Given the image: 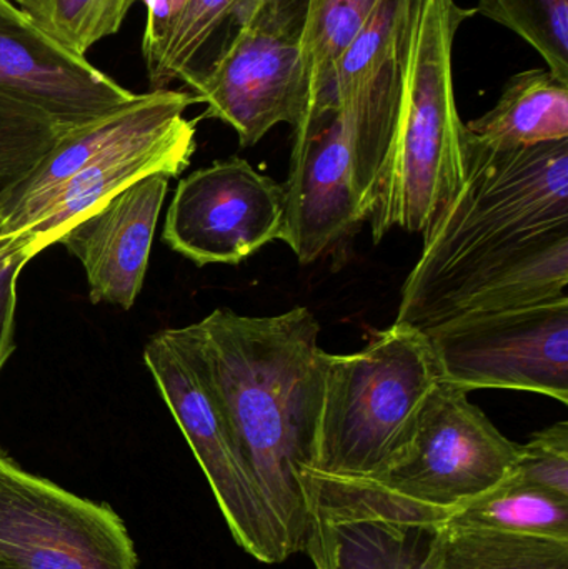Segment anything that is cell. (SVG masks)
Wrapping results in <instances>:
<instances>
[{
	"mask_svg": "<svg viewBox=\"0 0 568 569\" xmlns=\"http://www.w3.org/2000/svg\"><path fill=\"white\" fill-rule=\"evenodd\" d=\"M514 480L568 497V423L552 425L520 445Z\"/></svg>",
	"mask_w": 568,
	"mask_h": 569,
	"instance_id": "4316f807",
	"label": "cell"
},
{
	"mask_svg": "<svg viewBox=\"0 0 568 569\" xmlns=\"http://www.w3.org/2000/svg\"><path fill=\"white\" fill-rule=\"evenodd\" d=\"M227 420L290 555L303 551L300 475L312 467L322 410L326 350L306 307L273 317L217 308L192 325Z\"/></svg>",
	"mask_w": 568,
	"mask_h": 569,
	"instance_id": "6da1fadb",
	"label": "cell"
},
{
	"mask_svg": "<svg viewBox=\"0 0 568 569\" xmlns=\"http://www.w3.org/2000/svg\"><path fill=\"white\" fill-rule=\"evenodd\" d=\"M519 458L520 445L497 430L466 388L440 380L423 401L402 460L363 480L450 515L512 477Z\"/></svg>",
	"mask_w": 568,
	"mask_h": 569,
	"instance_id": "52a82bcc",
	"label": "cell"
},
{
	"mask_svg": "<svg viewBox=\"0 0 568 569\" xmlns=\"http://www.w3.org/2000/svg\"><path fill=\"white\" fill-rule=\"evenodd\" d=\"M376 2L377 0H310L309 13L300 37L306 112L326 86L333 66L352 42Z\"/></svg>",
	"mask_w": 568,
	"mask_h": 569,
	"instance_id": "7402d4cb",
	"label": "cell"
},
{
	"mask_svg": "<svg viewBox=\"0 0 568 569\" xmlns=\"http://www.w3.org/2000/svg\"><path fill=\"white\" fill-rule=\"evenodd\" d=\"M243 0H187L169 36L160 43L149 69L150 90L169 89L192 69L200 50L217 30L233 19Z\"/></svg>",
	"mask_w": 568,
	"mask_h": 569,
	"instance_id": "cb8c5ba5",
	"label": "cell"
},
{
	"mask_svg": "<svg viewBox=\"0 0 568 569\" xmlns=\"http://www.w3.org/2000/svg\"><path fill=\"white\" fill-rule=\"evenodd\" d=\"M196 96L182 90H150L117 112L70 130L52 152L0 202V243L13 239L40 203L77 170L112 147L179 123Z\"/></svg>",
	"mask_w": 568,
	"mask_h": 569,
	"instance_id": "2e32d148",
	"label": "cell"
},
{
	"mask_svg": "<svg viewBox=\"0 0 568 569\" xmlns=\"http://www.w3.org/2000/svg\"><path fill=\"white\" fill-rule=\"evenodd\" d=\"M410 6L412 0H377L302 119L323 110L342 109L383 69L396 56Z\"/></svg>",
	"mask_w": 568,
	"mask_h": 569,
	"instance_id": "ffe728a7",
	"label": "cell"
},
{
	"mask_svg": "<svg viewBox=\"0 0 568 569\" xmlns=\"http://www.w3.org/2000/svg\"><path fill=\"white\" fill-rule=\"evenodd\" d=\"M69 132L43 113L0 96V202Z\"/></svg>",
	"mask_w": 568,
	"mask_h": 569,
	"instance_id": "484cf974",
	"label": "cell"
},
{
	"mask_svg": "<svg viewBox=\"0 0 568 569\" xmlns=\"http://www.w3.org/2000/svg\"><path fill=\"white\" fill-rule=\"evenodd\" d=\"M283 189L280 239L300 263L316 262L346 243L367 220L339 110H323L293 129Z\"/></svg>",
	"mask_w": 568,
	"mask_h": 569,
	"instance_id": "7c38bea8",
	"label": "cell"
},
{
	"mask_svg": "<svg viewBox=\"0 0 568 569\" xmlns=\"http://www.w3.org/2000/svg\"><path fill=\"white\" fill-rule=\"evenodd\" d=\"M310 0H243L233 19L239 23H256L282 36L302 37Z\"/></svg>",
	"mask_w": 568,
	"mask_h": 569,
	"instance_id": "83f0119b",
	"label": "cell"
},
{
	"mask_svg": "<svg viewBox=\"0 0 568 569\" xmlns=\"http://www.w3.org/2000/svg\"><path fill=\"white\" fill-rule=\"evenodd\" d=\"M0 569H137L122 518L0 453Z\"/></svg>",
	"mask_w": 568,
	"mask_h": 569,
	"instance_id": "9c48e42d",
	"label": "cell"
},
{
	"mask_svg": "<svg viewBox=\"0 0 568 569\" xmlns=\"http://www.w3.org/2000/svg\"><path fill=\"white\" fill-rule=\"evenodd\" d=\"M466 127L477 139L500 149L567 140L568 82L549 69L517 73L496 107Z\"/></svg>",
	"mask_w": 568,
	"mask_h": 569,
	"instance_id": "ac0fdd59",
	"label": "cell"
},
{
	"mask_svg": "<svg viewBox=\"0 0 568 569\" xmlns=\"http://www.w3.org/2000/svg\"><path fill=\"white\" fill-rule=\"evenodd\" d=\"M303 551L313 569H440L449 513L363 478L306 468Z\"/></svg>",
	"mask_w": 568,
	"mask_h": 569,
	"instance_id": "8992f818",
	"label": "cell"
},
{
	"mask_svg": "<svg viewBox=\"0 0 568 569\" xmlns=\"http://www.w3.org/2000/svg\"><path fill=\"white\" fill-rule=\"evenodd\" d=\"M30 260L32 259L29 256L19 250L0 246V371L16 350L13 327H16L17 280Z\"/></svg>",
	"mask_w": 568,
	"mask_h": 569,
	"instance_id": "f1b7e54d",
	"label": "cell"
},
{
	"mask_svg": "<svg viewBox=\"0 0 568 569\" xmlns=\"http://www.w3.org/2000/svg\"><path fill=\"white\" fill-rule=\"evenodd\" d=\"M440 569H568V541L447 527Z\"/></svg>",
	"mask_w": 568,
	"mask_h": 569,
	"instance_id": "44dd1931",
	"label": "cell"
},
{
	"mask_svg": "<svg viewBox=\"0 0 568 569\" xmlns=\"http://www.w3.org/2000/svg\"><path fill=\"white\" fill-rule=\"evenodd\" d=\"M0 96L73 130L139 97L43 32L10 0H0Z\"/></svg>",
	"mask_w": 568,
	"mask_h": 569,
	"instance_id": "4fadbf2b",
	"label": "cell"
},
{
	"mask_svg": "<svg viewBox=\"0 0 568 569\" xmlns=\"http://www.w3.org/2000/svg\"><path fill=\"white\" fill-rule=\"evenodd\" d=\"M472 16L456 0H412L400 53L399 122L369 213L376 243L396 227L426 237L462 186L452 49L457 30Z\"/></svg>",
	"mask_w": 568,
	"mask_h": 569,
	"instance_id": "3957f363",
	"label": "cell"
},
{
	"mask_svg": "<svg viewBox=\"0 0 568 569\" xmlns=\"http://www.w3.org/2000/svg\"><path fill=\"white\" fill-rule=\"evenodd\" d=\"M147 7L146 30H143L142 53L147 66L152 62L153 56L159 50L172 29L177 17L182 12L187 0H142Z\"/></svg>",
	"mask_w": 568,
	"mask_h": 569,
	"instance_id": "f546056e",
	"label": "cell"
},
{
	"mask_svg": "<svg viewBox=\"0 0 568 569\" xmlns=\"http://www.w3.org/2000/svg\"><path fill=\"white\" fill-rule=\"evenodd\" d=\"M423 333L449 383L532 391L568 405V300L462 315Z\"/></svg>",
	"mask_w": 568,
	"mask_h": 569,
	"instance_id": "ba28073f",
	"label": "cell"
},
{
	"mask_svg": "<svg viewBox=\"0 0 568 569\" xmlns=\"http://www.w3.org/2000/svg\"><path fill=\"white\" fill-rule=\"evenodd\" d=\"M447 527L568 541V497L520 483L512 477L467 501Z\"/></svg>",
	"mask_w": 568,
	"mask_h": 569,
	"instance_id": "d6986e66",
	"label": "cell"
},
{
	"mask_svg": "<svg viewBox=\"0 0 568 569\" xmlns=\"http://www.w3.org/2000/svg\"><path fill=\"white\" fill-rule=\"evenodd\" d=\"M143 361L206 473L236 543L267 565L292 557L282 527L240 453L192 325L153 335L143 348Z\"/></svg>",
	"mask_w": 568,
	"mask_h": 569,
	"instance_id": "5b68a950",
	"label": "cell"
},
{
	"mask_svg": "<svg viewBox=\"0 0 568 569\" xmlns=\"http://www.w3.org/2000/svg\"><path fill=\"white\" fill-rule=\"evenodd\" d=\"M137 0H17L43 32L79 56L119 32Z\"/></svg>",
	"mask_w": 568,
	"mask_h": 569,
	"instance_id": "603a6c76",
	"label": "cell"
},
{
	"mask_svg": "<svg viewBox=\"0 0 568 569\" xmlns=\"http://www.w3.org/2000/svg\"><path fill=\"white\" fill-rule=\"evenodd\" d=\"M464 179L423 237L396 321L426 311L474 273L568 232V139L500 149L462 130Z\"/></svg>",
	"mask_w": 568,
	"mask_h": 569,
	"instance_id": "7a4b0ae2",
	"label": "cell"
},
{
	"mask_svg": "<svg viewBox=\"0 0 568 569\" xmlns=\"http://www.w3.org/2000/svg\"><path fill=\"white\" fill-rule=\"evenodd\" d=\"M169 179L166 173H150L136 180L57 240L82 263L93 303L106 301L123 310L136 303Z\"/></svg>",
	"mask_w": 568,
	"mask_h": 569,
	"instance_id": "5bb4252c",
	"label": "cell"
},
{
	"mask_svg": "<svg viewBox=\"0 0 568 569\" xmlns=\"http://www.w3.org/2000/svg\"><path fill=\"white\" fill-rule=\"evenodd\" d=\"M197 120L183 117L179 123L129 140L100 153L57 187L27 220L13 239L0 243L30 259L53 246L77 220L150 173L177 177L190 166L197 149Z\"/></svg>",
	"mask_w": 568,
	"mask_h": 569,
	"instance_id": "9a60e30c",
	"label": "cell"
},
{
	"mask_svg": "<svg viewBox=\"0 0 568 569\" xmlns=\"http://www.w3.org/2000/svg\"><path fill=\"white\" fill-rule=\"evenodd\" d=\"M440 380L429 337L399 321L363 350L326 353L310 470L346 478L386 473L409 450L423 401Z\"/></svg>",
	"mask_w": 568,
	"mask_h": 569,
	"instance_id": "277c9868",
	"label": "cell"
},
{
	"mask_svg": "<svg viewBox=\"0 0 568 569\" xmlns=\"http://www.w3.org/2000/svg\"><path fill=\"white\" fill-rule=\"evenodd\" d=\"M474 12L516 32L568 82V0H479Z\"/></svg>",
	"mask_w": 568,
	"mask_h": 569,
	"instance_id": "d4e9b609",
	"label": "cell"
},
{
	"mask_svg": "<svg viewBox=\"0 0 568 569\" xmlns=\"http://www.w3.org/2000/svg\"><path fill=\"white\" fill-rule=\"evenodd\" d=\"M282 222V186L230 157L180 180L163 242L199 267L237 266L279 240Z\"/></svg>",
	"mask_w": 568,
	"mask_h": 569,
	"instance_id": "30bf717a",
	"label": "cell"
},
{
	"mask_svg": "<svg viewBox=\"0 0 568 569\" xmlns=\"http://www.w3.org/2000/svg\"><path fill=\"white\" fill-rule=\"evenodd\" d=\"M203 117L222 120L252 147L272 127H297L306 112L300 40L256 23H239L236 36L206 72L182 77Z\"/></svg>",
	"mask_w": 568,
	"mask_h": 569,
	"instance_id": "8fae6325",
	"label": "cell"
},
{
	"mask_svg": "<svg viewBox=\"0 0 568 569\" xmlns=\"http://www.w3.org/2000/svg\"><path fill=\"white\" fill-rule=\"evenodd\" d=\"M567 287L568 232L516 259L474 273L436 301L416 328L427 331L462 315L568 300Z\"/></svg>",
	"mask_w": 568,
	"mask_h": 569,
	"instance_id": "e0dca14e",
	"label": "cell"
}]
</instances>
